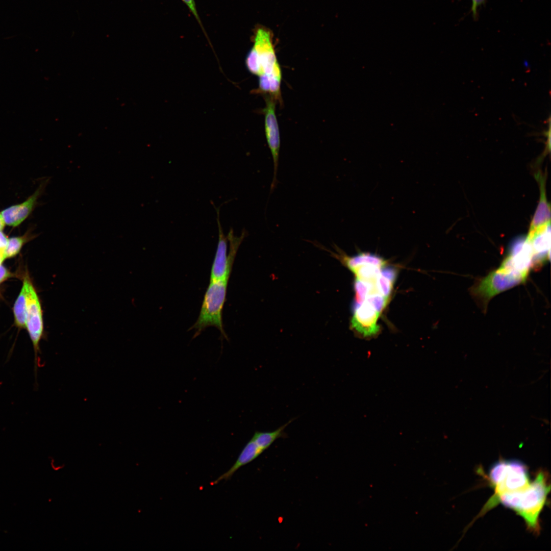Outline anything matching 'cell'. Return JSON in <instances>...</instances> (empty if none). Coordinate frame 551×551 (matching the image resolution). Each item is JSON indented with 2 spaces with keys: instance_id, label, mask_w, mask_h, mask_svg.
I'll list each match as a JSON object with an SVG mask.
<instances>
[{
  "instance_id": "obj_1",
  "label": "cell",
  "mask_w": 551,
  "mask_h": 551,
  "mask_svg": "<svg viewBox=\"0 0 551 551\" xmlns=\"http://www.w3.org/2000/svg\"><path fill=\"white\" fill-rule=\"evenodd\" d=\"M550 485L547 473L539 471L535 479L526 487L511 492L502 493L490 502H487L477 517L502 503L514 510L524 520L529 529L535 533L540 531L539 515L546 503Z\"/></svg>"
},
{
  "instance_id": "obj_2",
  "label": "cell",
  "mask_w": 551,
  "mask_h": 551,
  "mask_svg": "<svg viewBox=\"0 0 551 551\" xmlns=\"http://www.w3.org/2000/svg\"><path fill=\"white\" fill-rule=\"evenodd\" d=\"M245 65L250 72L259 77V90L278 99L282 71L268 30L260 28L257 31L254 45L245 59Z\"/></svg>"
},
{
  "instance_id": "obj_3",
  "label": "cell",
  "mask_w": 551,
  "mask_h": 551,
  "mask_svg": "<svg viewBox=\"0 0 551 551\" xmlns=\"http://www.w3.org/2000/svg\"><path fill=\"white\" fill-rule=\"evenodd\" d=\"M229 279L210 281L205 292L199 316L189 329L195 330L194 337L208 327L217 328L221 335L228 339L223 328L222 312L225 302Z\"/></svg>"
},
{
  "instance_id": "obj_4",
  "label": "cell",
  "mask_w": 551,
  "mask_h": 551,
  "mask_svg": "<svg viewBox=\"0 0 551 551\" xmlns=\"http://www.w3.org/2000/svg\"><path fill=\"white\" fill-rule=\"evenodd\" d=\"M488 478L494 493L487 502L502 493L523 488L530 483L527 467L522 462L515 460L495 463L490 469Z\"/></svg>"
},
{
  "instance_id": "obj_5",
  "label": "cell",
  "mask_w": 551,
  "mask_h": 551,
  "mask_svg": "<svg viewBox=\"0 0 551 551\" xmlns=\"http://www.w3.org/2000/svg\"><path fill=\"white\" fill-rule=\"evenodd\" d=\"M215 209L218 227V241L211 268L210 281L229 279L237 251L246 234L245 231L243 230L239 237L236 236L233 229H231L228 236H226L219 219V209Z\"/></svg>"
},
{
  "instance_id": "obj_6",
  "label": "cell",
  "mask_w": 551,
  "mask_h": 551,
  "mask_svg": "<svg viewBox=\"0 0 551 551\" xmlns=\"http://www.w3.org/2000/svg\"><path fill=\"white\" fill-rule=\"evenodd\" d=\"M527 277L502 263L474 287L473 293L486 304L495 295L525 282Z\"/></svg>"
},
{
  "instance_id": "obj_7",
  "label": "cell",
  "mask_w": 551,
  "mask_h": 551,
  "mask_svg": "<svg viewBox=\"0 0 551 551\" xmlns=\"http://www.w3.org/2000/svg\"><path fill=\"white\" fill-rule=\"evenodd\" d=\"M23 285L25 288L27 296L26 328L32 342L34 351V372L36 379L40 363L38 355L40 353L39 343L43 332L42 313L39 297L29 279H24Z\"/></svg>"
},
{
  "instance_id": "obj_8",
  "label": "cell",
  "mask_w": 551,
  "mask_h": 551,
  "mask_svg": "<svg viewBox=\"0 0 551 551\" xmlns=\"http://www.w3.org/2000/svg\"><path fill=\"white\" fill-rule=\"evenodd\" d=\"M276 100L272 96H267L266 97V106L263 110L265 136L273 162V176L270 186V193L274 190L278 183L277 176L280 148V132L276 115Z\"/></svg>"
},
{
  "instance_id": "obj_9",
  "label": "cell",
  "mask_w": 551,
  "mask_h": 551,
  "mask_svg": "<svg viewBox=\"0 0 551 551\" xmlns=\"http://www.w3.org/2000/svg\"><path fill=\"white\" fill-rule=\"evenodd\" d=\"M380 314L366 300L359 305H354L351 319L352 328L364 338L374 336L380 331L378 320Z\"/></svg>"
},
{
  "instance_id": "obj_10",
  "label": "cell",
  "mask_w": 551,
  "mask_h": 551,
  "mask_svg": "<svg viewBox=\"0 0 551 551\" xmlns=\"http://www.w3.org/2000/svg\"><path fill=\"white\" fill-rule=\"evenodd\" d=\"M550 222L529 231L527 238L533 253L532 267L538 269L550 259Z\"/></svg>"
},
{
  "instance_id": "obj_11",
  "label": "cell",
  "mask_w": 551,
  "mask_h": 551,
  "mask_svg": "<svg viewBox=\"0 0 551 551\" xmlns=\"http://www.w3.org/2000/svg\"><path fill=\"white\" fill-rule=\"evenodd\" d=\"M42 189V185L29 198L22 203L12 205L1 212L6 224L16 227L29 216L34 208Z\"/></svg>"
},
{
  "instance_id": "obj_12",
  "label": "cell",
  "mask_w": 551,
  "mask_h": 551,
  "mask_svg": "<svg viewBox=\"0 0 551 551\" xmlns=\"http://www.w3.org/2000/svg\"><path fill=\"white\" fill-rule=\"evenodd\" d=\"M263 452L264 450L251 438L245 444L232 467L213 481V484H216L222 480H230L240 467L254 461Z\"/></svg>"
},
{
  "instance_id": "obj_13",
  "label": "cell",
  "mask_w": 551,
  "mask_h": 551,
  "mask_svg": "<svg viewBox=\"0 0 551 551\" xmlns=\"http://www.w3.org/2000/svg\"><path fill=\"white\" fill-rule=\"evenodd\" d=\"M335 249L339 253V254H334L332 252H330L333 254L334 256L339 257V259H341V260L350 270L357 266L366 265H373L380 268H383L386 263V261L383 258L375 254L369 253H360L354 256L349 257L344 255L342 252H340L338 247H336Z\"/></svg>"
},
{
  "instance_id": "obj_14",
  "label": "cell",
  "mask_w": 551,
  "mask_h": 551,
  "mask_svg": "<svg viewBox=\"0 0 551 551\" xmlns=\"http://www.w3.org/2000/svg\"><path fill=\"white\" fill-rule=\"evenodd\" d=\"M536 179L539 181L540 196L539 202L531 223L529 231L535 230L550 222V208L548 204L545 192L543 179L539 174L536 175Z\"/></svg>"
},
{
  "instance_id": "obj_15",
  "label": "cell",
  "mask_w": 551,
  "mask_h": 551,
  "mask_svg": "<svg viewBox=\"0 0 551 551\" xmlns=\"http://www.w3.org/2000/svg\"><path fill=\"white\" fill-rule=\"evenodd\" d=\"M294 419L295 418L290 420L286 423L273 431H256L252 438L264 451L268 449L276 440L286 437L285 429Z\"/></svg>"
},
{
  "instance_id": "obj_16",
  "label": "cell",
  "mask_w": 551,
  "mask_h": 551,
  "mask_svg": "<svg viewBox=\"0 0 551 551\" xmlns=\"http://www.w3.org/2000/svg\"><path fill=\"white\" fill-rule=\"evenodd\" d=\"M15 322L19 328H26L27 319V296L25 288L22 285L13 307Z\"/></svg>"
},
{
  "instance_id": "obj_17",
  "label": "cell",
  "mask_w": 551,
  "mask_h": 551,
  "mask_svg": "<svg viewBox=\"0 0 551 551\" xmlns=\"http://www.w3.org/2000/svg\"><path fill=\"white\" fill-rule=\"evenodd\" d=\"M382 268L373 265H366L356 267L350 270L357 279L374 284Z\"/></svg>"
},
{
  "instance_id": "obj_18",
  "label": "cell",
  "mask_w": 551,
  "mask_h": 551,
  "mask_svg": "<svg viewBox=\"0 0 551 551\" xmlns=\"http://www.w3.org/2000/svg\"><path fill=\"white\" fill-rule=\"evenodd\" d=\"M354 288L355 291V303L354 305L361 304L365 300L371 293L376 292L374 284L356 279Z\"/></svg>"
},
{
  "instance_id": "obj_19",
  "label": "cell",
  "mask_w": 551,
  "mask_h": 551,
  "mask_svg": "<svg viewBox=\"0 0 551 551\" xmlns=\"http://www.w3.org/2000/svg\"><path fill=\"white\" fill-rule=\"evenodd\" d=\"M25 240L24 236L13 237L7 239L4 250L5 259L16 256L20 252Z\"/></svg>"
},
{
  "instance_id": "obj_20",
  "label": "cell",
  "mask_w": 551,
  "mask_h": 551,
  "mask_svg": "<svg viewBox=\"0 0 551 551\" xmlns=\"http://www.w3.org/2000/svg\"><path fill=\"white\" fill-rule=\"evenodd\" d=\"M394 282L383 275L380 271L374 282L375 290L378 293L388 299Z\"/></svg>"
},
{
  "instance_id": "obj_21",
  "label": "cell",
  "mask_w": 551,
  "mask_h": 551,
  "mask_svg": "<svg viewBox=\"0 0 551 551\" xmlns=\"http://www.w3.org/2000/svg\"><path fill=\"white\" fill-rule=\"evenodd\" d=\"M380 313L386 306L388 299L378 292L370 293L365 299Z\"/></svg>"
},
{
  "instance_id": "obj_22",
  "label": "cell",
  "mask_w": 551,
  "mask_h": 551,
  "mask_svg": "<svg viewBox=\"0 0 551 551\" xmlns=\"http://www.w3.org/2000/svg\"><path fill=\"white\" fill-rule=\"evenodd\" d=\"M181 1L188 8V9L190 10V11L191 12V13L194 16L196 20H197V21L198 22V23L200 25L201 27L202 28V30L203 31V32L205 33V34L207 36L206 32L205 31V29H204V28L203 27V26L202 23L201 22V20L200 19L199 16L198 14L197 13L196 7V4H195V3L194 2V0H181Z\"/></svg>"
},
{
  "instance_id": "obj_23",
  "label": "cell",
  "mask_w": 551,
  "mask_h": 551,
  "mask_svg": "<svg viewBox=\"0 0 551 551\" xmlns=\"http://www.w3.org/2000/svg\"><path fill=\"white\" fill-rule=\"evenodd\" d=\"M486 0H471V8L472 16L474 18H477L478 12L479 8L483 5Z\"/></svg>"
},
{
  "instance_id": "obj_24",
  "label": "cell",
  "mask_w": 551,
  "mask_h": 551,
  "mask_svg": "<svg viewBox=\"0 0 551 551\" xmlns=\"http://www.w3.org/2000/svg\"><path fill=\"white\" fill-rule=\"evenodd\" d=\"M10 276L8 270L2 264L0 265V283L3 282Z\"/></svg>"
},
{
  "instance_id": "obj_25",
  "label": "cell",
  "mask_w": 551,
  "mask_h": 551,
  "mask_svg": "<svg viewBox=\"0 0 551 551\" xmlns=\"http://www.w3.org/2000/svg\"><path fill=\"white\" fill-rule=\"evenodd\" d=\"M5 225H6V223H5V222L4 221V220L3 218L1 212H0V232H2V231L3 230L4 227L5 226Z\"/></svg>"
}]
</instances>
